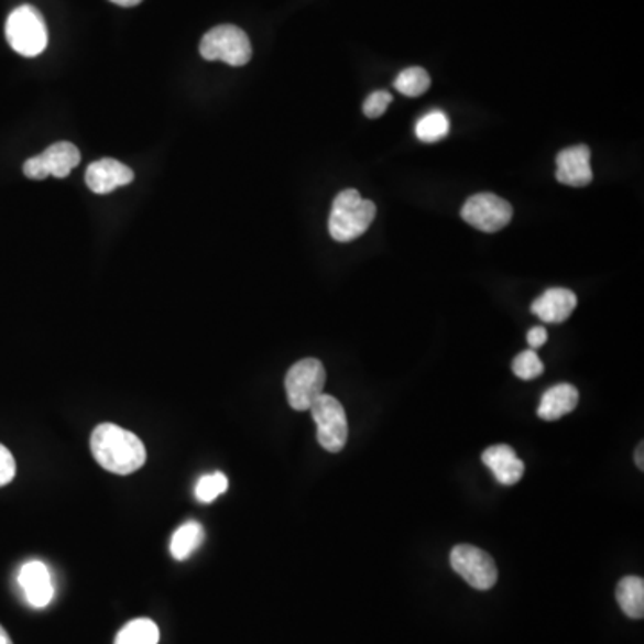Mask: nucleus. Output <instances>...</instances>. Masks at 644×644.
<instances>
[{
    "label": "nucleus",
    "mask_w": 644,
    "mask_h": 644,
    "mask_svg": "<svg viewBox=\"0 0 644 644\" xmlns=\"http://www.w3.org/2000/svg\"><path fill=\"white\" fill-rule=\"evenodd\" d=\"M14 474H17V463H14L13 455L4 444H0V487L13 482Z\"/></svg>",
    "instance_id": "b1692460"
},
{
    "label": "nucleus",
    "mask_w": 644,
    "mask_h": 644,
    "mask_svg": "<svg viewBox=\"0 0 644 644\" xmlns=\"http://www.w3.org/2000/svg\"><path fill=\"white\" fill-rule=\"evenodd\" d=\"M644 446L643 443H640V446H637V449H635V466H637V468L640 469H644Z\"/></svg>",
    "instance_id": "a878e982"
},
{
    "label": "nucleus",
    "mask_w": 644,
    "mask_h": 644,
    "mask_svg": "<svg viewBox=\"0 0 644 644\" xmlns=\"http://www.w3.org/2000/svg\"><path fill=\"white\" fill-rule=\"evenodd\" d=\"M205 541V528L197 521H188L172 534L171 554L176 560L190 557Z\"/></svg>",
    "instance_id": "f3484780"
},
{
    "label": "nucleus",
    "mask_w": 644,
    "mask_h": 644,
    "mask_svg": "<svg viewBox=\"0 0 644 644\" xmlns=\"http://www.w3.org/2000/svg\"><path fill=\"white\" fill-rule=\"evenodd\" d=\"M557 182L568 186H587L592 182L591 149L575 145L557 154Z\"/></svg>",
    "instance_id": "f8f14e48"
},
{
    "label": "nucleus",
    "mask_w": 644,
    "mask_h": 644,
    "mask_svg": "<svg viewBox=\"0 0 644 644\" xmlns=\"http://www.w3.org/2000/svg\"><path fill=\"white\" fill-rule=\"evenodd\" d=\"M0 644H13L10 635L6 632L4 626H0Z\"/></svg>",
    "instance_id": "cd10ccee"
},
{
    "label": "nucleus",
    "mask_w": 644,
    "mask_h": 644,
    "mask_svg": "<svg viewBox=\"0 0 644 644\" xmlns=\"http://www.w3.org/2000/svg\"><path fill=\"white\" fill-rule=\"evenodd\" d=\"M580 400L577 386L571 383H558L544 392L537 415L544 421H558L569 412L575 411Z\"/></svg>",
    "instance_id": "2eb2a0df"
},
{
    "label": "nucleus",
    "mask_w": 644,
    "mask_h": 644,
    "mask_svg": "<svg viewBox=\"0 0 644 644\" xmlns=\"http://www.w3.org/2000/svg\"><path fill=\"white\" fill-rule=\"evenodd\" d=\"M448 133L449 119L444 111H429L415 125V137L425 143L440 142Z\"/></svg>",
    "instance_id": "6ab92c4d"
},
{
    "label": "nucleus",
    "mask_w": 644,
    "mask_h": 644,
    "mask_svg": "<svg viewBox=\"0 0 644 644\" xmlns=\"http://www.w3.org/2000/svg\"><path fill=\"white\" fill-rule=\"evenodd\" d=\"M512 371L521 380H535V378H539L543 374L544 365L534 349H528V351H523V353L514 358Z\"/></svg>",
    "instance_id": "4be33fe9"
},
{
    "label": "nucleus",
    "mask_w": 644,
    "mask_h": 644,
    "mask_svg": "<svg viewBox=\"0 0 644 644\" xmlns=\"http://www.w3.org/2000/svg\"><path fill=\"white\" fill-rule=\"evenodd\" d=\"M449 564L477 591H489L496 586L498 568L494 558L472 544H457L449 554Z\"/></svg>",
    "instance_id": "0eeeda50"
},
{
    "label": "nucleus",
    "mask_w": 644,
    "mask_h": 644,
    "mask_svg": "<svg viewBox=\"0 0 644 644\" xmlns=\"http://www.w3.org/2000/svg\"><path fill=\"white\" fill-rule=\"evenodd\" d=\"M577 294L568 288H548L543 296L537 297L532 305V314L537 315L544 323L560 325L571 317L572 310L577 308Z\"/></svg>",
    "instance_id": "4468645a"
},
{
    "label": "nucleus",
    "mask_w": 644,
    "mask_h": 644,
    "mask_svg": "<svg viewBox=\"0 0 644 644\" xmlns=\"http://www.w3.org/2000/svg\"><path fill=\"white\" fill-rule=\"evenodd\" d=\"M317 425V440L329 454H339L348 443V415L342 403L328 394H320L310 406Z\"/></svg>",
    "instance_id": "423d86ee"
},
{
    "label": "nucleus",
    "mask_w": 644,
    "mask_h": 644,
    "mask_svg": "<svg viewBox=\"0 0 644 644\" xmlns=\"http://www.w3.org/2000/svg\"><path fill=\"white\" fill-rule=\"evenodd\" d=\"M394 88L406 97H421L429 88V76L425 68L411 67L401 72L394 81Z\"/></svg>",
    "instance_id": "aec40b11"
},
{
    "label": "nucleus",
    "mask_w": 644,
    "mask_h": 644,
    "mask_svg": "<svg viewBox=\"0 0 644 644\" xmlns=\"http://www.w3.org/2000/svg\"><path fill=\"white\" fill-rule=\"evenodd\" d=\"M90 448L100 468L113 474H131L139 471L148 460V451L142 440L133 432L111 423H105L94 429Z\"/></svg>",
    "instance_id": "f257e3e1"
},
{
    "label": "nucleus",
    "mask_w": 644,
    "mask_h": 644,
    "mask_svg": "<svg viewBox=\"0 0 644 644\" xmlns=\"http://www.w3.org/2000/svg\"><path fill=\"white\" fill-rule=\"evenodd\" d=\"M228 478L222 472H211L206 477H200L196 485V498L200 503H211L220 494L228 491Z\"/></svg>",
    "instance_id": "412c9836"
},
{
    "label": "nucleus",
    "mask_w": 644,
    "mask_h": 644,
    "mask_svg": "<svg viewBox=\"0 0 644 644\" xmlns=\"http://www.w3.org/2000/svg\"><path fill=\"white\" fill-rule=\"evenodd\" d=\"M325 365L317 358H303L286 372L288 405L297 412L310 411L314 401L325 394Z\"/></svg>",
    "instance_id": "39448f33"
},
{
    "label": "nucleus",
    "mask_w": 644,
    "mask_h": 644,
    "mask_svg": "<svg viewBox=\"0 0 644 644\" xmlns=\"http://www.w3.org/2000/svg\"><path fill=\"white\" fill-rule=\"evenodd\" d=\"M615 600L630 620H643L644 580L641 577H623L615 587Z\"/></svg>",
    "instance_id": "dca6fc26"
},
{
    "label": "nucleus",
    "mask_w": 644,
    "mask_h": 644,
    "mask_svg": "<svg viewBox=\"0 0 644 644\" xmlns=\"http://www.w3.org/2000/svg\"><path fill=\"white\" fill-rule=\"evenodd\" d=\"M482 462L491 469L501 485H515L525 474V463L506 444H496L487 448L482 455Z\"/></svg>",
    "instance_id": "ddd939ff"
},
{
    "label": "nucleus",
    "mask_w": 644,
    "mask_h": 644,
    "mask_svg": "<svg viewBox=\"0 0 644 644\" xmlns=\"http://www.w3.org/2000/svg\"><path fill=\"white\" fill-rule=\"evenodd\" d=\"M111 2L122 6V8H133V6H139L142 0H111Z\"/></svg>",
    "instance_id": "bb28decb"
},
{
    "label": "nucleus",
    "mask_w": 644,
    "mask_h": 644,
    "mask_svg": "<svg viewBox=\"0 0 644 644\" xmlns=\"http://www.w3.org/2000/svg\"><path fill=\"white\" fill-rule=\"evenodd\" d=\"M160 641V629L153 620L139 618L129 621L124 629L117 634L114 644H157Z\"/></svg>",
    "instance_id": "a211bd4d"
},
{
    "label": "nucleus",
    "mask_w": 644,
    "mask_h": 644,
    "mask_svg": "<svg viewBox=\"0 0 644 644\" xmlns=\"http://www.w3.org/2000/svg\"><path fill=\"white\" fill-rule=\"evenodd\" d=\"M200 56L208 62H225L231 67H243L251 62L253 47L248 34L237 25H217L203 36Z\"/></svg>",
    "instance_id": "20e7f679"
},
{
    "label": "nucleus",
    "mask_w": 644,
    "mask_h": 644,
    "mask_svg": "<svg viewBox=\"0 0 644 644\" xmlns=\"http://www.w3.org/2000/svg\"><path fill=\"white\" fill-rule=\"evenodd\" d=\"M19 586L29 605L34 609L47 607L54 598V583L51 571L40 560H29L19 571Z\"/></svg>",
    "instance_id": "9d476101"
},
{
    "label": "nucleus",
    "mask_w": 644,
    "mask_h": 644,
    "mask_svg": "<svg viewBox=\"0 0 644 644\" xmlns=\"http://www.w3.org/2000/svg\"><path fill=\"white\" fill-rule=\"evenodd\" d=\"M526 340H528V346L532 349L543 348L546 340H548V331L543 326H535V328L530 329Z\"/></svg>",
    "instance_id": "393cba45"
},
{
    "label": "nucleus",
    "mask_w": 644,
    "mask_h": 644,
    "mask_svg": "<svg viewBox=\"0 0 644 644\" xmlns=\"http://www.w3.org/2000/svg\"><path fill=\"white\" fill-rule=\"evenodd\" d=\"M462 219L472 228L496 233L512 220V206L494 194H477L462 206Z\"/></svg>",
    "instance_id": "6e6552de"
},
{
    "label": "nucleus",
    "mask_w": 644,
    "mask_h": 644,
    "mask_svg": "<svg viewBox=\"0 0 644 644\" xmlns=\"http://www.w3.org/2000/svg\"><path fill=\"white\" fill-rule=\"evenodd\" d=\"M392 102V96L389 91H372L371 96L363 102V113L368 119H378L385 113L386 108Z\"/></svg>",
    "instance_id": "5701e85b"
},
{
    "label": "nucleus",
    "mask_w": 644,
    "mask_h": 644,
    "mask_svg": "<svg viewBox=\"0 0 644 644\" xmlns=\"http://www.w3.org/2000/svg\"><path fill=\"white\" fill-rule=\"evenodd\" d=\"M376 217V205L348 188L335 197L329 214V234L337 242H353L368 231Z\"/></svg>",
    "instance_id": "f03ea898"
},
{
    "label": "nucleus",
    "mask_w": 644,
    "mask_h": 644,
    "mask_svg": "<svg viewBox=\"0 0 644 644\" xmlns=\"http://www.w3.org/2000/svg\"><path fill=\"white\" fill-rule=\"evenodd\" d=\"M81 162L79 149L70 142H57L39 156L29 157L24 174L29 179H45L47 176L67 177Z\"/></svg>",
    "instance_id": "1a4fd4ad"
},
{
    "label": "nucleus",
    "mask_w": 644,
    "mask_h": 644,
    "mask_svg": "<svg viewBox=\"0 0 644 644\" xmlns=\"http://www.w3.org/2000/svg\"><path fill=\"white\" fill-rule=\"evenodd\" d=\"M6 39L20 56H40L48 45L47 25L42 13L33 6H20L11 11L6 22Z\"/></svg>",
    "instance_id": "7ed1b4c3"
},
{
    "label": "nucleus",
    "mask_w": 644,
    "mask_h": 644,
    "mask_svg": "<svg viewBox=\"0 0 644 644\" xmlns=\"http://www.w3.org/2000/svg\"><path fill=\"white\" fill-rule=\"evenodd\" d=\"M85 179L86 185L94 194L105 196V194L117 190L119 186H125L133 182L134 172L113 157H102L86 168Z\"/></svg>",
    "instance_id": "9b49d317"
}]
</instances>
